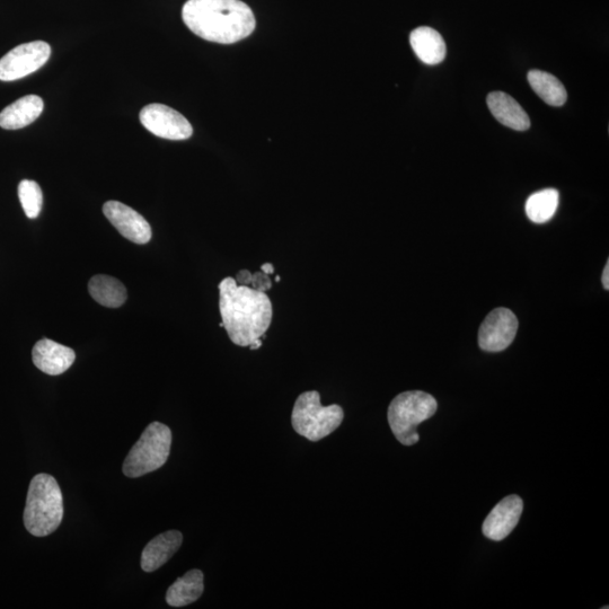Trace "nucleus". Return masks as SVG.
I'll list each match as a JSON object with an SVG mask.
<instances>
[{
  "label": "nucleus",
  "mask_w": 609,
  "mask_h": 609,
  "mask_svg": "<svg viewBox=\"0 0 609 609\" xmlns=\"http://www.w3.org/2000/svg\"><path fill=\"white\" fill-rule=\"evenodd\" d=\"M602 281H603L604 288L606 290H608L609 289V261H607V263H606V267L603 272Z\"/></svg>",
  "instance_id": "23"
},
{
  "label": "nucleus",
  "mask_w": 609,
  "mask_h": 609,
  "mask_svg": "<svg viewBox=\"0 0 609 609\" xmlns=\"http://www.w3.org/2000/svg\"><path fill=\"white\" fill-rule=\"evenodd\" d=\"M51 48L47 42L21 44L0 59V81L13 82L29 76L47 64Z\"/></svg>",
  "instance_id": "7"
},
{
  "label": "nucleus",
  "mask_w": 609,
  "mask_h": 609,
  "mask_svg": "<svg viewBox=\"0 0 609 609\" xmlns=\"http://www.w3.org/2000/svg\"><path fill=\"white\" fill-rule=\"evenodd\" d=\"M43 100L38 95H26L8 105L0 113V127L6 130H17L28 127L43 112Z\"/></svg>",
  "instance_id": "15"
},
{
  "label": "nucleus",
  "mask_w": 609,
  "mask_h": 609,
  "mask_svg": "<svg viewBox=\"0 0 609 609\" xmlns=\"http://www.w3.org/2000/svg\"><path fill=\"white\" fill-rule=\"evenodd\" d=\"M488 107L501 125L517 131L531 127V119L520 104L510 95L503 92H492L488 95Z\"/></svg>",
  "instance_id": "14"
},
{
  "label": "nucleus",
  "mask_w": 609,
  "mask_h": 609,
  "mask_svg": "<svg viewBox=\"0 0 609 609\" xmlns=\"http://www.w3.org/2000/svg\"><path fill=\"white\" fill-rule=\"evenodd\" d=\"M261 271L267 273V275L271 276L273 272H275V267L271 263H264L261 267Z\"/></svg>",
  "instance_id": "24"
},
{
  "label": "nucleus",
  "mask_w": 609,
  "mask_h": 609,
  "mask_svg": "<svg viewBox=\"0 0 609 609\" xmlns=\"http://www.w3.org/2000/svg\"><path fill=\"white\" fill-rule=\"evenodd\" d=\"M528 82L533 91L551 107H562L567 102L566 88L555 76L542 70H531L528 73Z\"/></svg>",
  "instance_id": "19"
},
{
  "label": "nucleus",
  "mask_w": 609,
  "mask_h": 609,
  "mask_svg": "<svg viewBox=\"0 0 609 609\" xmlns=\"http://www.w3.org/2000/svg\"><path fill=\"white\" fill-rule=\"evenodd\" d=\"M203 578L205 577L200 570L185 573L167 590L166 603L172 607H183L197 602L205 590Z\"/></svg>",
  "instance_id": "17"
},
{
  "label": "nucleus",
  "mask_w": 609,
  "mask_h": 609,
  "mask_svg": "<svg viewBox=\"0 0 609 609\" xmlns=\"http://www.w3.org/2000/svg\"><path fill=\"white\" fill-rule=\"evenodd\" d=\"M560 194L555 189H545L532 194L526 202V215L535 224L550 222L559 207Z\"/></svg>",
  "instance_id": "20"
},
{
  "label": "nucleus",
  "mask_w": 609,
  "mask_h": 609,
  "mask_svg": "<svg viewBox=\"0 0 609 609\" xmlns=\"http://www.w3.org/2000/svg\"><path fill=\"white\" fill-rule=\"evenodd\" d=\"M104 216L127 240L136 244H147L152 240V227L147 220L119 201H108L103 206Z\"/></svg>",
  "instance_id": "10"
},
{
  "label": "nucleus",
  "mask_w": 609,
  "mask_h": 609,
  "mask_svg": "<svg viewBox=\"0 0 609 609\" xmlns=\"http://www.w3.org/2000/svg\"><path fill=\"white\" fill-rule=\"evenodd\" d=\"M182 542L183 535L179 531H169L156 536L141 554V568L145 572L160 569L179 551Z\"/></svg>",
  "instance_id": "13"
},
{
  "label": "nucleus",
  "mask_w": 609,
  "mask_h": 609,
  "mask_svg": "<svg viewBox=\"0 0 609 609\" xmlns=\"http://www.w3.org/2000/svg\"><path fill=\"white\" fill-rule=\"evenodd\" d=\"M219 310L223 325L236 346L251 347L269 330L273 308L263 291L237 285L228 277L219 284Z\"/></svg>",
  "instance_id": "1"
},
{
  "label": "nucleus",
  "mask_w": 609,
  "mask_h": 609,
  "mask_svg": "<svg viewBox=\"0 0 609 609\" xmlns=\"http://www.w3.org/2000/svg\"><path fill=\"white\" fill-rule=\"evenodd\" d=\"M35 367L44 374L58 376L67 372L73 366L76 353L72 348L63 346L50 339H42L35 343L32 350Z\"/></svg>",
  "instance_id": "12"
},
{
  "label": "nucleus",
  "mask_w": 609,
  "mask_h": 609,
  "mask_svg": "<svg viewBox=\"0 0 609 609\" xmlns=\"http://www.w3.org/2000/svg\"><path fill=\"white\" fill-rule=\"evenodd\" d=\"M340 405L323 406L319 392L300 394L295 402L291 423L298 435L311 441H319L337 430L343 421Z\"/></svg>",
  "instance_id": "5"
},
{
  "label": "nucleus",
  "mask_w": 609,
  "mask_h": 609,
  "mask_svg": "<svg viewBox=\"0 0 609 609\" xmlns=\"http://www.w3.org/2000/svg\"><path fill=\"white\" fill-rule=\"evenodd\" d=\"M410 43L414 54L426 65H438L443 63L446 57L447 49L443 37L427 26L412 31Z\"/></svg>",
  "instance_id": "16"
},
{
  "label": "nucleus",
  "mask_w": 609,
  "mask_h": 609,
  "mask_svg": "<svg viewBox=\"0 0 609 609\" xmlns=\"http://www.w3.org/2000/svg\"><path fill=\"white\" fill-rule=\"evenodd\" d=\"M88 291L104 307L118 308L126 303L128 294L125 285L116 278L99 275L88 282Z\"/></svg>",
  "instance_id": "18"
},
{
  "label": "nucleus",
  "mask_w": 609,
  "mask_h": 609,
  "mask_svg": "<svg viewBox=\"0 0 609 609\" xmlns=\"http://www.w3.org/2000/svg\"><path fill=\"white\" fill-rule=\"evenodd\" d=\"M171 446V429L161 422L150 423L137 444L131 448L123 463V473L128 478L136 479L161 469L169 460Z\"/></svg>",
  "instance_id": "6"
},
{
  "label": "nucleus",
  "mask_w": 609,
  "mask_h": 609,
  "mask_svg": "<svg viewBox=\"0 0 609 609\" xmlns=\"http://www.w3.org/2000/svg\"><path fill=\"white\" fill-rule=\"evenodd\" d=\"M19 198L26 217L30 219L39 217L43 205V194L37 182L23 180L19 185Z\"/></svg>",
  "instance_id": "21"
},
{
  "label": "nucleus",
  "mask_w": 609,
  "mask_h": 609,
  "mask_svg": "<svg viewBox=\"0 0 609 609\" xmlns=\"http://www.w3.org/2000/svg\"><path fill=\"white\" fill-rule=\"evenodd\" d=\"M523 509V500L515 494L502 499L484 520L482 527L484 536L494 542L505 540L518 525Z\"/></svg>",
  "instance_id": "11"
},
{
  "label": "nucleus",
  "mask_w": 609,
  "mask_h": 609,
  "mask_svg": "<svg viewBox=\"0 0 609 609\" xmlns=\"http://www.w3.org/2000/svg\"><path fill=\"white\" fill-rule=\"evenodd\" d=\"M63 518L64 499L58 482L49 474L35 475L26 498V529L33 536H48L57 531Z\"/></svg>",
  "instance_id": "3"
},
{
  "label": "nucleus",
  "mask_w": 609,
  "mask_h": 609,
  "mask_svg": "<svg viewBox=\"0 0 609 609\" xmlns=\"http://www.w3.org/2000/svg\"><path fill=\"white\" fill-rule=\"evenodd\" d=\"M139 119L153 135L169 140L189 139L193 134L191 123L178 111L164 104H149L140 111Z\"/></svg>",
  "instance_id": "8"
},
{
  "label": "nucleus",
  "mask_w": 609,
  "mask_h": 609,
  "mask_svg": "<svg viewBox=\"0 0 609 609\" xmlns=\"http://www.w3.org/2000/svg\"><path fill=\"white\" fill-rule=\"evenodd\" d=\"M276 280H277V282H279V281H280V277L278 276V277L276 278Z\"/></svg>",
  "instance_id": "26"
},
{
  "label": "nucleus",
  "mask_w": 609,
  "mask_h": 609,
  "mask_svg": "<svg viewBox=\"0 0 609 609\" xmlns=\"http://www.w3.org/2000/svg\"><path fill=\"white\" fill-rule=\"evenodd\" d=\"M182 19L199 38L222 44L250 37L257 25L251 8L241 0H188Z\"/></svg>",
  "instance_id": "2"
},
{
  "label": "nucleus",
  "mask_w": 609,
  "mask_h": 609,
  "mask_svg": "<svg viewBox=\"0 0 609 609\" xmlns=\"http://www.w3.org/2000/svg\"><path fill=\"white\" fill-rule=\"evenodd\" d=\"M261 347H262V341L260 339L257 342H254L250 348H251V350H258Z\"/></svg>",
  "instance_id": "25"
},
{
  "label": "nucleus",
  "mask_w": 609,
  "mask_h": 609,
  "mask_svg": "<svg viewBox=\"0 0 609 609\" xmlns=\"http://www.w3.org/2000/svg\"><path fill=\"white\" fill-rule=\"evenodd\" d=\"M438 404L435 397L421 391L397 395L388 406L387 419L397 440L404 446L416 445L420 439L417 428L435 416Z\"/></svg>",
  "instance_id": "4"
},
{
  "label": "nucleus",
  "mask_w": 609,
  "mask_h": 609,
  "mask_svg": "<svg viewBox=\"0 0 609 609\" xmlns=\"http://www.w3.org/2000/svg\"><path fill=\"white\" fill-rule=\"evenodd\" d=\"M235 280L240 285L252 286L251 288L263 291V293L272 287L270 276L263 271L251 273L249 270H242L237 273Z\"/></svg>",
  "instance_id": "22"
},
{
  "label": "nucleus",
  "mask_w": 609,
  "mask_h": 609,
  "mask_svg": "<svg viewBox=\"0 0 609 609\" xmlns=\"http://www.w3.org/2000/svg\"><path fill=\"white\" fill-rule=\"evenodd\" d=\"M518 331L516 315L508 308H497L483 321L479 330V346L488 352L506 350L514 342Z\"/></svg>",
  "instance_id": "9"
}]
</instances>
